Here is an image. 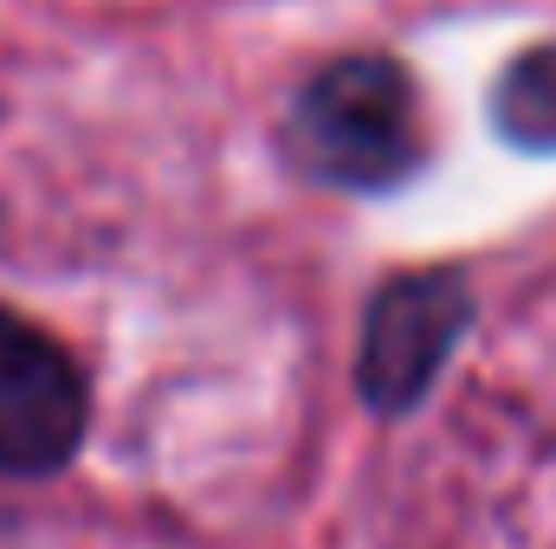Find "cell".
Listing matches in <instances>:
<instances>
[{"label":"cell","instance_id":"1","mask_svg":"<svg viewBox=\"0 0 556 549\" xmlns=\"http://www.w3.org/2000/svg\"><path fill=\"white\" fill-rule=\"evenodd\" d=\"M291 162L330 188H395L420 162L415 85L382 52L330 59L291 104Z\"/></svg>","mask_w":556,"mask_h":549},{"label":"cell","instance_id":"2","mask_svg":"<svg viewBox=\"0 0 556 549\" xmlns=\"http://www.w3.org/2000/svg\"><path fill=\"white\" fill-rule=\"evenodd\" d=\"M466 284L453 272H408L389 278L363 317L356 349V388L376 413H408L433 388L440 362L453 356L466 330Z\"/></svg>","mask_w":556,"mask_h":549},{"label":"cell","instance_id":"3","mask_svg":"<svg viewBox=\"0 0 556 549\" xmlns=\"http://www.w3.org/2000/svg\"><path fill=\"white\" fill-rule=\"evenodd\" d=\"M91 420L78 362L26 317L0 310V472H59Z\"/></svg>","mask_w":556,"mask_h":549},{"label":"cell","instance_id":"4","mask_svg":"<svg viewBox=\"0 0 556 549\" xmlns=\"http://www.w3.org/2000/svg\"><path fill=\"white\" fill-rule=\"evenodd\" d=\"M492 124L518 149H556V46H538L505 65L492 91Z\"/></svg>","mask_w":556,"mask_h":549}]
</instances>
